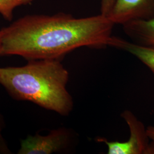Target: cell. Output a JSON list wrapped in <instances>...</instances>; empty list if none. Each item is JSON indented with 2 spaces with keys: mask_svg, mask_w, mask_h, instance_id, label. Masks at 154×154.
<instances>
[{
  "mask_svg": "<svg viewBox=\"0 0 154 154\" xmlns=\"http://www.w3.org/2000/svg\"><path fill=\"white\" fill-rule=\"evenodd\" d=\"M146 131L149 139L154 142V126H149L146 128Z\"/></svg>",
  "mask_w": 154,
  "mask_h": 154,
  "instance_id": "8fae6325",
  "label": "cell"
},
{
  "mask_svg": "<svg viewBox=\"0 0 154 154\" xmlns=\"http://www.w3.org/2000/svg\"><path fill=\"white\" fill-rule=\"evenodd\" d=\"M73 133L65 127L52 130L46 135L36 134L21 141L18 154H51L63 152L71 146Z\"/></svg>",
  "mask_w": 154,
  "mask_h": 154,
  "instance_id": "3957f363",
  "label": "cell"
},
{
  "mask_svg": "<svg viewBox=\"0 0 154 154\" xmlns=\"http://www.w3.org/2000/svg\"><path fill=\"white\" fill-rule=\"evenodd\" d=\"M1 46H2V34H1V32L0 30V53H1Z\"/></svg>",
  "mask_w": 154,
  "mask_h": 154,
  "instance_id": "7c38bea8",
  "label": "cell"
},
{
  "mask_svg": "<svg viewBox=\"0 0 154 154\" xmlns=\"http://www.w3.org/2000/svg\"><path fill=\"white\" fill-rule=\"evenodd\" d=\"M33 0H0V14L8 21H11L17 7L27 5Z\"/></svg>",
  "mask_w": 154,
  "mask_h": 154,
  "instance_id": "ba28073f",
  "label": "cell"
},
{
  "mask_svg": "<svg viewBox=\"0 0 154 154\" xmlns=\"http://www.w3.org/2000/svg\"><path fill=\"white\" fill-rule=\"evenodd\" d=\"M115 24L154 18V0H116L107 17Z\"/></svg>",
  "mask_w": 154,
  "mask_h": 154,
  "instance_id": "5b68a950",
  "label": "cell"
},
{
  "mask_svg": "<svg viewBox=\"0 0 154 154\" xmlns=\"http://www.w3.org/2000/svg\"><path fill=\"white\" fill-rule=\"evenodd\" d=\"M114 26L108 17L100 14L81 18L64 13L28 15L1 30L0 56L18 55L28 61L62 60L81 47L109 46Z\"/></svg>",
  "mask_w": 154,
  "mask_h": 154,
  "instance_id": "6da1fadb",
  "label": "cell"
},
{
  "mask_svg": "<svg viewBox=\"0 0 154 154\" xmlns=\"http://www.w3.org/2000/svg\"><path fill=\"white\" fill-rule=\"evenodd\" d=\"M61 61L34 60L21 67H0V85L13 99L68 116L74 102L67 89L69 73Z\"/></svg>",
  "mask_w": 154,
  "mask_h": 154,
  "instance_id": "7a4b0ae2",
  "label": "cell"
},
{
  "mask_svg": "<svg viewBox=\"0 0 154 154\" xmlns=\"http://www.w3.org/2000/svg\"><path fill=\"white\" fill-rule=\"evenodd\" d=\"M116 0H101L100 14L107 17L111 11Z\"/></svg>",
  "mask_w": 154,
  "mask_h": 154,
  "instance_id": "30bf717a",
  "label": "cell"
},
{
  "mask_svg": "<svg viewBox=\"0 0 154 154\" xmlns=\"http://www.w3.org/2000/svg\"><path fill=\"white\" fill-rule=\"evenodd\" d=\"M127 51L135 57L154 74V46H145L112 36L109 46Z\"/></svg>",
  "mask_w": 154,
  "mask_h": 154,
  "instance_id": "8992f818",
  "label": "cell"
},
{
  "mask_svg": "<svg viewBox=\"0 0 154 154\" xmlns=\"http://www.w3.org/2000/svg\"><path fill=\"white\" fill-rule=\"evenodd\" d=\"M4 125V118L0 112V154H12L11 150L9 149L8 143L2 134Z\"/></svg>",
  "mask_w": 154,
  "mask_h": 154,
  "instance_id": "9c48e42d",
  "label": "cell"
},
{
  "mask_svg": "<svg viewBox=\"0 0 154 154\" xmlns=\"http://www.w3.org/2000/svg\"><path fill=\"white\" fill-rule=\"evenodd\" d=\"M124 32L133 42L154 46V18L149 20H136L123 25Z\"/></svg>",
  "mask_w": 154,
  "mask_h": 154,
  "instance_id": "52a82bcc",
  "label": "cell"
},
{
  "mask_svg": "<svg viewBox=\"0 0 154 154\" xmlns=\"http://www.w3.org/2000/svg\"><path fill=\"white\" fill-rule=\"evenodd\" d=\"M121 116L129 127L130 137L125 142H109L104 138H99L98 142L107 145L108 154H149V142L146 128L130 110H125Z\"/></svg>",
  "mask_w": 154,
  "mask_h": 154,
  "instance_id": "277c9868",
  "label": "cell"
}]
</instances>
